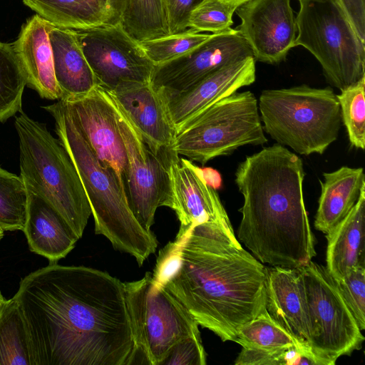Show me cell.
<instances>
[{
    "mask_svg": "<svg viewBox=\"0 0 365 365\" xmlns=\"http://www.w3.org/2000/svg\"><path fill=\"white\" fill-rule=\"evenodd\" d=\"M27 189L21 175L0 165V228L4 231L22 230L27 207Z\"/></svg>",
    "mask_w": 365,
    "mask_h": 365,
    "instance_id": "f546056e",
    "label": "cell"
},
{
    "mask_svg": "<svg viewBox=\"0 0 365 365\" xmlns=\"http://www.w3.org/2000/svg\"><path fill=\"white\" fill-rule=\"evenodd\" d=\"M258 109L264 132L298 154H323L338 138L340 106L330 87L264 90Z\"/></svg>",
    "mask_w": 365,
    "mask_h": 365,
    "instance_id": "8992f818",
    "label": "cell"
},
{
    "mask_svg": "<svg viewBox=\"0 0 365 365\" xmlns=\"http://www.w3.org/2000/svg\"><path fill=\"white\" fill-rule=\"evenodd\" d=\"M236 28L250 45L255 61L277 64L294 47L297 23L290 0H249L235 11Z\"/></svg>",
    "mask_w": 365,
    "mask_h": 365,
    "instance_id": "5bb4252c",
    "label": "cell"
},
{
    "mask_svg": "<svg viewBox=\"0 0 365 365\" xmlns=\"http://www.w3.org/2000/svg\"><path fill=\"white\" fill-rule=\"evenodd\" d=\"M4 231L2 229L0 228V241L1 240V239L4 237Z\"/></svg>",
    "mask_w": 365,
    "mask_h": 365,
    "instance_id": "b9f144b4",
    "label": "cell"
},
{
    "mask_svg": "<svg viewBox=\"0 0 365 365\" xmlns=\"http://www.w3.org/2000/svg\"><path fill=\"white\" fill-rule=\"evenodd\" d=\"M202 0H162L169 34L185 31L191 11Z\"/></svg>",
    "mask_w": 365,
    "mask_h": 365,
    "instance_id": "8d00e7d4",
    "label": "cell"
},
{
    "mask_svg": "<svg viewBox=\"0 0 365 365\" xmlns=\"http://www.w3.org/2000/svg\"><path fill=\"white\" fill-rule=\"evenodd\" d=\"M51 24L84 30L120 23L127 0H22Z\"/></svg>",
    "mask_w": 365,
    "mask_h": 365,
    "instance_id": "7402d4cb",
    "label": "cell"
},
{
    "mask_svg": "<svg viewBox=\"0 0 365 365\" xmlns=\"http://www.w3.org/2000/svg\"><path fill=\"white\" fill-rule=\"evenodd\" d=\"M66 102L92 151L103 164L115 171L124 187L127 155L108 93L97 86L86 95Z\"/></svg>",
    "mask_w": 365,
    "mask_h": 365,
    "instance_id": "2e32d148",
    "label": "cell"
},
{
    "mask_svg": "<svg viewBox=\"0 0 365 365\" xmlns=\"http://www.w3.org/2000/svg\"><path fill=\"white\" fill-rule=\"evenodd\" d=\"M302 159L276 143L247 156L235 171L243 196L238 240L260 262L299 268L316 255L303 195Z\"/></svg>",
    "mask_w": 365,
    "mask_h": 365,
    "instance_id": "3957f363",
    "label": "cell"
},
{
    "mask_svg": "<svg viewBox=\"0 0 365 365\" xmlns=\"http://www.w3.org/2000/svg\"><path fill=\"white\" fill-rule=\"evenodd\" d=\"M42 108L53 116L58 139L80 178L94 219L96 234L106 237L116 250L130 255L141 266L156 251L155 235L137 221L118 177L92 151L67 103L58 100Z\"/></svg>",
    "mask_w": 365,
    "mask_h": 365,
    "instance_id": "277c9868",
    "label": "cell"
},
{
    "mask_svg": "<svg viewBox=\"0 0 365 365\" xmlns=\"http://www.w3.org/2000/svg\"><path fill=\"white\" fill-rule=\"evenodd\" d=\"M120 24L138 43L169 34L162 0H127Z\"/></svg>",
    "mask_w": 365,
    "mask_h": 365,
    "instance_id": "4316f807",
    "label": "cell"
},
{
    "mask_svg": "<svg viewBox=\"0 0 365 365\" xmlns=\"http://www.w3.org/2000/svg\"><path fill=\"white\" fill-rule=\"evenodd\" d=\"M27 189L26 215L24 228L29 250L57 262L74 248L79 238L62 216L44 198Z\"/></svg>",
    "mask_w": 365,
    "mask_h": 365,
    "instance_id": "44dd1931",
    "label": "cell"
},
{
    "mask_svg": "<svg viewBox=\"0 0 365 365\" xmlns=\"http://www.w3.org/2000/svg\"><path fill=\"white\" fill-rule=\"evenodd\" d=\"M235 341L242 348L272 351L297 346L307 353L296 340L271 317L267 309L252 320L242 324L237 330Z\"/></svg>",
    "mask_w": 365,
    "mask_h": 365,
    "instance_id": "f1b7e54d",
    "label": "cell"
},
{
    "mask_svg": "<svg viewBox=\"0 0 365 365\" xmlns=\"http://www.w3.org/2000/svg\"><path fill=\"white\" fill-rule=\"evenodd\" d=\"M236 365H317L312 358L297 346L278 350L242 348Z\"/></svg>",
    "mask_w": 365,
    "mask_h": 365,
    "instance_id": "836d02e7",
    "label": "cell"
},
{
    "mask_svg": "<svg viewBox=\"0 0 365 365\" xmlns=\"http://www.w3.org/2000/svg\"><path fill=\"white\" fill-rule=\"evenodd\" d=\"M172 202L180 223L176 240H182L195 225L217 224L235 234L217 192L207 182L202 168L175 152L168 162Z\"/></svg>",
    "mask_w": 365,
    "mask_h": 365,
    "instance_id": "9a60e30c",
    "label": "cell"
},
{
    "mask_svg": "<svg viewBox=\"0 0 365 365\" xmlns=\"http://www.w3.org/2000/svg\"><path fill=\"white\" fill-rule=\"evenodd\" d=\"M294 46L307 49L340 91L365 77V43L337 0H299Z\"/></svg>",
    "mask_w": 365,
    "mask_h": 365,
    "instance_id": "ba28073f",
    "label": "cell"
},
{
    "mask_svg": "<svg viewBox=\"0 0 365 365\" xmlns=\"http://www.w3.org/2000/svg\"><path fill=\"white\" fill-rule=\"evenodd\" d=\"M356 32L365 41V0H337Z\"/></svg>",
    "mask_w": 365,
    "mask_h": 365,
    "instance_id": "f35d334b",
    "label": "cell"
},
{
    "mask_svg": "<svg viewBox=\"0 0 365 365\" xmlns=\"http://www.w3.org/2000/svg\"><path fill=\"white\" fill-rule=\"evenodd\" d=\"M255 61L253 56L239 59L221 67L182 92L163 95L175 133L209 106L252 84L256 78Z\"/></svg>",
    "mask_w": 365,
    "mask_h": 365,
    "instance_id": "e0dca14e",
    "label": "cell"
},
{
    "mask_svg": "<svg viewBox=\"0 0 365 365\" xmlns=\"http://www.w3.org/2000/svg\"><path fill=\"white\" fill-rule=\"evenodd\" d=\"M0 365H34L25 319L13 297L0 313Z\"/></svg>",
    "mask_w": 365,
    "mask_h": 365,
    "instance_id": "484cf974",
    "label": "cell"
},
{
    "mask_svg": "<svg viewBox=\"0 0 365 365\" xmlns=\"http://www.w3.org/2000/svg\"><path fill=\"white\" fill-rule=\"evenodd\" d=\"M76 31L97 86L112 91L150 82L154 64L120 23Z\"/></svg>",
    "mask_w": 365,
    "mask_h": 365,
    "instance_id": "7c38bea8",
    "label": "cell"
},
{
    "mask_svg": "<svg viewBox=\"0 0 365 365\" xmlns=\"http://www.w3.org/2000/svg\"><path fill=\"white\" fill-rule=\"evenodd\" d=\"M48 25L41 16L33 15L22 25L12 46L24 71L26 86L43 98L60 100Z\"/></svg>",
    "mask_w": 365,
    "mask_h": 365,
    "instance_id": "ffe728a7",
    "label": "cell"
},
{
    "mask_svg": "<svg viewBox=\"0 0 365 365\" xmlns=\"http://www.w3.org/2000/svg\"><path fill=\"white\" fill-rule=\"evenodd\" d=\"M138 364L161 365L180 340L200 337L199 325L182 304L151 272L140 279L124 282Z\"/></svg>",
    "mask_w": 365,
    "mask_h": 365,
    "instance_id": "9c48e42d",
    "label": "cell"
},
{
    "mask_svg": "<svg viewBox=\"0 0 365 365\" xmlns=\"http://www.w3.org/2000/svg\"><path fill=\"white\" fill-rule=\"evenodd\" d=\"M111 100L127 155L124 187L128 203L141 227L150 232L157 209L171 207L168 162L175 151L171 149L155 153L126 114Z\"/></svg>",
    "mask_w": 365,
    "mask_h": 365,
    "instance_id": "8fae6325",
    "label": "cell"
},
{
    "mask_svg": "<svg viewBox=\"0 0 365 365\" xmlns=\"http://www.w3.org/2000/svg\"><path fill=\"white\" fill-rule=\"evenodd\" d=\"M266 309L315 361L299 268L265 267Z\"/></svg>",
    "mask_w": 365,
    "mask_h": 365,
    "instance_id": "d6986e66",
    "label": "cell"
},
{
    "mask_svg": "<svg viewBox=\"0 0 365 365\" xmlns=\"http://www.w3.org/2000/svg\"><path fill=\"white\" fill-rule=\"evenodd\" d=\"M26 86V75L12 43L0 41V123L21 111Z\"/></svg>",
    "mask_w": 365,
    "mask_h": 365,
    "instance_id": "83f0119b",
    "label": "cell"
},
{
    "mask_svg": "<svg viewBox=\"0 0 365 365\" xmlns=\"http://www.w3.org/2000/svg\"><path fill=\"white\" fill-rule=\"evenodd\" d=\"M13 298L34 365L138 364L124 282L108 272L49 263L22 278Z\"/></svg>",
    "mask_w": 365,
    "mask_h": 365,
    "instance_id": "6da1fadb",
    "label": "cell"
},
{
    "mask_svg": "<svg viewBox=\"0 0 365 365\" xmlns=\"http://www.w3.org/2000/svg\"><path fill=\"white\" fill-rule=\"evenodd\" d=\"M210 35L189 28L180 33L168 34L139 43L149 60L154 66H157L194 49Z\"/></svg>",
    "mask_w": 365,
    "mask_h": 365,
    "instance_id": "1f68e13d",
    "label": "cell"
},
{
    "mask_svg": "<svg viewBox=\"0 0 365 365\" xmlns=\"http://www.w3.org/2000/svg\"><path fill=\"white\" fill-rule=\"evenodd\" d=\"M180 262L163 284L199 326L222 341L266 309L265 266L235 234L212 222L194 225L181 240Z\"/></svg>",
    "mask_w": 365,
    "mask_h": 365,
    "instance_id": "7a4b0ae2",
    "label": "cell"
},
{
    "mask_svg": "<svg viewBox=\"0 0 365 365\" xmlns=\"http://www.w3.org/2000/svg\"><path fill=\"white\" fill-rule=\"evenodd\" d=\"M267 142L258 101L246 91L217 101L182 125L176 130L172 148L178 155L205 165L240 147Z\"/></svg>",
    "mask_w": 365,
    "mask_h": 365,
    "instance_id": "52a82bcc",
    "label": "cell"
},
{
    "mask_svg": "<svg viewBox=\"0 0 365 365\" xmlns=\"http://www.w3.org/2000/svg\"><path fill=\"white\" fill-rule=\"evenodd\" d=\"M299 270L310 351L317 365H334L340 356L360 349L364 337L326 267L310 261Z\"/></svg>",
    "mask_w": 365,
    "mask_h": 365,
    "instance_id": "30bf717a",
    "label": "cell"
},
{
    "mask_svg": "<svg viewBox=\"0 0 365 365\" xmlns=\"http://www.w3.org/2000/svg\"><path fill=\"white\" fill-rule=\"evenodd\" d=\"M326 237V269L334 280L365 267V186L354 207Z\"/></svg>",
    "mask_w": 365,
    "mask_h": 365,
    "instance_id": "cb8c5ba5",
    "label": "cell"
},
{
    "mask_svg": "<svg viewBox=\"0 0 365 365\" xmlns=\"http://www.w3.org/2000/svg\"><path fill=\"white\" fill-rule=\"evenodd\" d=\"M365 77L340 91L336 98L341 122L346 128L351 146L365 148Z\"/></svg>",
    "mask_w": 365,
    "mask_h": 365,
    "instance_id": "4dcf8cb0",
    "label": "cell"
},
{
    "mask_svg": "<svg viewBox=\"0 0 365 365\" xmlns=\"http://www.w3.org/2000/svg\"><path fill=\"white\" fill-rule=\"evenodd\" d=\"M227 1H234V2H237L238 4H242L243 3H245L249 0H227Z\"/></svg>",
    "mask_w": 365,
    "mask_h": 365,
    "instance_id": "60d3db41",
    "label": "cell"
},
{
    "mask_svg": "<svg viewBox=\"0 0 365 365\" xmlns=\"http://www.w3.org/2000/svg\"><path fill=\"white\" fill-rule=\"evenodd\" d=\"M335 282L360 329L363 331L365 329V267H356Z\"/></svg>",
    "mask_w": 365,
    "mask_h": 365,
    "instance_id": "e575fe53",
    "label": "cell"
},
{
    "mask_svg": "<svg viewBox=\"0 0 365 365\" xmlns=\"http://www.w3.org/2000/svg\"><path fill=\"white\" fill-rule=\"evenodd\" d=\"M20 175L26 188L44 198L80 239L91 210L77 171L58 139L23 111L15 118Z\"/></svg>",
    "mask_w": 365,
    "mask_h": 365,
    "instance_id": "5b68a950",
    "label": "cell"
},
{
    "mask_svg": "<svg viewBox=\"0 0 365 365\" xmlns=\"http://www.w3.org/2000/svg\"><path fill=\"white\" fill-rule=\"evenodd\" d=\"M180 242L181 240H175L160 250L152 273L153 279L157 284L163 285L177 270L180 262Z\"/></svg>",
    "mask_w": 365,
    "mask_h": 365,
    "instance_id": "74e56055",
    "label": "cell"
},
{
    "mask_svg": "<svg viewBox=\"0 0 365 365\" xmlns=\"http://www.w3.org/2000/svg\"><path fill=\"white\" fill-rule=\"evenodd\" d=\"M53 68L60 100L70 101L90 93L97 86L95 76L80 46L76 30L55 26L48 22Z\"/></svg>",
    "mask_w": 365,
    "mask_h": 365,
    "instance_id": "603a6c76",
    "label": "cell"
},
{
    "mask_svg": "<svg viewBox=\"0 0 365 365\" xmlns=\"http://www.w3.org/2000/svg\"><path fill=\"white\" fill-rule=\"evenodd\" d=\"M206 353L201 337L188 336L171 348L161 365H205Z\"/></svg>",
    "mask_w": 365,
    "mask_h": 365,
    "instance_id": "d590c367",
    "label": "cell"
},
{
    "mask_svg": "<svg viewBox=\"0 0 365 365\" xmlns=\"http://www.w3.org/2000/svg\"><path fill=\"white\" fill-rule=\"evenodd\" d=\"M106 91L155 153L172 149L175 129L160 91L150 82L131 83Z\"/></svg>",
    "mask_w": 365,
    "mask_h": 365,
    "instance_id": "ac0fdd59",
    "label": "cell"
},
{
    "mask_svg": "<svg viewBox=\"0 0 365 365\" xmlns=\"http://www.w3.org/2000/svg\"><path fill=\"white\" fill-rule=\"evenodd\" d=\"M6 299L2 295L1 291H0V313L3 309V307L6 302Z\"/></svg>",
    "mask_w": 365,
    "mask_h": 365,
    "instance_id": "ab89813d",
    "label": "cell"
},
{
    "mask_svg": "<svg viewBox=\"0 0 365 365\" xmlns=\"http://www.w3.org/2000/svg\"><path fill=\"white\" fill-rule=\"evenodd\" d=\"M323 178V181H319L321 195L314 226L327 234L356 204L365 186V175L362 168L341 166L335 171L324 173Z\"/></svg>",
    "mask_w": 365,
    "mask_h": 365,
    "instance_id": "d4e9b609",
    "label": "cell"
},
{
    "mask_svg": "<svg viewBox=\"0 0 365 365\" xmlns=\"http://www.w3.org/2000/svg\"><path fill=\"white\" fill-rule=\"evenodd\" d=\"M240 5L227 0H202L191 11L188 28L211 34L228 30L233 24V14Z\"/></svg>",
    "mask_w": 365,
    "mask_h": 365,
    "instance_id": "d6a6232c",
    "label": "cell"
},
{
    "mask_svg": "<svg viewBox=\"0 0 365 365\" xmlns=\"http://www.w3.org/2000/svg\"><path fill=\"white\" fill-rule=\"evenodd\" d=\"M253 56L237 29L210 36L194 49L166 63L154 66L150 83L165 96L179 93L221 67Z\"/></svg>",
    "mask_w": 365,
    "mask_h": 365,
    "instance_id": "4fadbf2b",
    "label": "cell"
}]
</instances>
